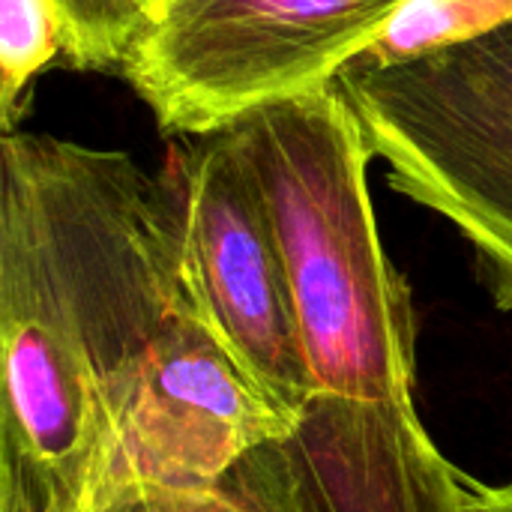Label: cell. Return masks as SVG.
<instances>
[{
  "instance_id": "cell-1",
  "label": "cell",
  "mask_w": 512,
  "mask_h": 512,
  "mask_svg": "<svg viewBox=\"0 0 512 512\" xmlns=\"http://www.w3.org/2000/svg\"><path fill=\"white\" fill-rule=\"evenodd\" d=\"M192 300L174 210L135 156L0 135V512H78Z\"/></svg>"
},
{
  "instance_id": "cell-2",
  "label": "cell",
  "mask_w": 512,
  "mask_h": 512,
  "mask_svg": "<svg viewBox=\"0 0 512 512\" xmlns=\"http://www.w3.org/2000/svg\"><path fill=\"white\" fill-rule=\"evenodd\" d=\"M291 279L306 402L222 483L252 512H462L465 474L417 414L414 312L372 195L375 159L333 84L231 126Z\"/></svg>"
},
{
  "instance_id": "cell-3",
  "label": "cell",
  "mask_w": 512,
  "mask_h": 512,
  "mask_svg": "<svg viewBox=\"0 0 512 512\" xmlns=\"http://www.w3.org/2000/svg\"><path fill=\"white\" fill-rule=\"evenodd\" d=\"M390 186L474 249L498 309H512V21L387 69L339 72Z\"/></svg>"
},
{
  "instance_id": "cell-4",
  "label": "cell",
  "mask_w": 512,
  "mask_h": 512,
  "mask_svg": "<svg viewBox=\"0 0 512 512\" xmlns=\"http://www.w3.org/2000/svg\"><path fill=\"white\" fill-rule=\"evenodd\" d=\"M411 0H168L120 75L162 132L210 135L315 93Z\"/></svg>"
},
{
  "instance_id": "cell-5",
  "label": "cell",
  "mask_w": 512,
  "mask_h": 512,
  "mask_svg": "<svg viewBox=\"0 0 512 512\" xmlns=\"http://www.w3.org/2000/svg\"><path fill=\"white\" fill-rule=\"evenodd\" d=\"M159 177L198 312L294 423L306 402L297 309L258 174L237 132L228 126L192 135L174 147Z\"/></svg>"
},
{
  "instance_id": "cell-6",
  "label": "cell",
  "mask_w": 512,
  "mask_h": 512,
  "mask_svg": "<svg viewBox=\"0 0 512 512\" xmlns=\"http://www.w3.org/2000/svg\"><path fill=\"white\" fill-rule=\"evenodd\" d=\"M288 429L285 411L189 300L174 312L147 363L99 486L120 480L219 486Z\"/></svg>"
},
{
  "instance_id": "cell-7",
  "label": "cell",
  "mask_w": 512,
  "mask_h": 512,
  "mask_svg": "<svg viewBox=\"0 0 512 512\" xmlns=\"http://www.w3.org/2000/svg\"><path fill=\"white\" fill-rule=\"evenodd\" d=\"M512 21V0H411L342 72L387 69L393 63L468 42Z\"/></svg>"
},
{
  "instance_id": "cell-8",
  "label": "cell",
  "mask_w": 512,
  "mask_h": 512,
  "mask_svg": "<svg viewBox=\"0 0 512 512\" xmlns=\"http://www.w3.org/2000/svg\"><path fill=\"white\" fill-rule=\"evenodd\" d=\"M60 0H0V126L15 129L33 78L63 54Z\"/></svg>"
},
{
  "instance_id": "cell-9",
  "label": "cell",
  "mask_w": 512,
  "mask_h": 512,
  "mask_svg": "<svg viewBox=\"0 0 512 512\" xmlns=\"http://www.w3.org/2000/svg\"><path fill=\"white\" fill-rule=\"evenodd\" d=\"M60 9L63 57L87 72H120L153 21L150 0H60Z\"/></svg>"
},
{
  "instance_id": "cell-10",
  "label": "cell",
  "mask_w": 512,
  "mask_h": 512,
  "mask_svg": "<svg viewBox=\"0 0 512 512\" xmlns=\"http://www.w3.org/2000/svg\"><path fill=\"white\" fill-rule=\"evenodd\" d=\"M78 512H252L219 486L120 480L99 486Z\"/></svg>"
},
{
  "instance_id": "cell-11",
  "label": "cell",
  "mask_w": 512,
  "mask_h": 512,
  "mask_svg": "<svg viewBox=\"0 0 512 512\" xmlns=\"http://www.w3.org/2000/svg\"><path fill=\"white\" fill-rule=\"evenodd\" d=\"M462 512H512V480L504 486H486L465 477Z\"/></svg>"
},
{
  "instance_id": "cell-12",
  "label": "cell",
  "mask_w": 512,
  "mask_h": 512,
  "mask_svg": "<svg viewBox=\"0 0 512 512\" xmlns=\"http://www.w3.org/2000/svg\"><path fill=\"white\" fill-rule=\"evenodd\" d=\"M165 3H168V0H150V6H153V15H156V9H162Z\"/></svg>"
}]
</instances>
